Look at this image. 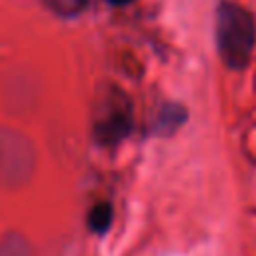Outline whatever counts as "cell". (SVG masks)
<instances>
[{
	"label": "cell",
	"mask_w": 256,
	"mask_h": 256,
	"mask_svg": "<svg viewBox=\"0 0 256 256\" xmlns=\"http://www.w3.org/2000/svg\"><path fill=\"white\" fill-rule=\"evenodd\" d=\"M110 4H114V6H124V4H130L132 0H108Z\"/></svg>",
	"instance_id": "5b68a950"
},
{
	"label": "cell",
	"mask_w": 256,
	"mask_h": 256,
	"mask_svg": "<svg viewBox=\"0 0 256 256\" xmlns=\"http://www.w3.org/2000/svg\"><path fill=\"white\" fill-rule=\"evenodd\" d=\"M44 4L58 16L72 18V16H78L86 8L88 0H44Z\"/></svg>",
	"instance_id": "3957f363"
},
{
	"label": "cell",
	"mask_w": 256,
	"mask_h": 256,
	"mask_svg": "<svg viewBox=\"0 0 256 256\" xmlns=\"http://www.w3.org/2000/svg\"><path fill=\"white\" fill-rule=\"evenodd\" d=\"M216 42L222 60L230 68L246 66L256 42L252 16L238 4L222 2L216 18Z\"/></svg>",
	"instance_id": "6da1fadb"
},
{
	"label": "cell",
	"mask_w": 256,
	"mask_h": 256,
	"mask_svg": "<svg viewBox=\"0 0 256 256\" xmlns=\"http://www.w3.org/2000/svg\"><path fill=\"white\" fill-rule=\"evenodd\" d=\"M128 106L124 100H120V104H116V98H112V110H106V114L102 116V120L98 122V134L104 138H118L122 136L130 122H128Z\"/></svg>",
	"instance_id": "7a4b0ae2"
},
{
	"label": "cell",
	"mask_w": 256,
	"mask_h": 256,
	"mask_svg": "<svg viewBox=\"0 0 256 256\" xmlns=\"http://www.w3.org/2000/svg\"><path fill=\"white\" fill-rule=\"evenodd\" d=\"M112 222V208L110 204L102 202V204H96L92 210H90V216H88V224L94 232H106L108 226Z\"/></svg>",
	"instance_id": "277c9868"
}]
</instances>
